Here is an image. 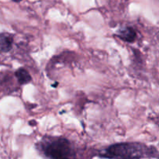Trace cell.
I'll list each match as a JSON object with an SVG mask.
<instances>
[{
	"label": "cell",
	"instance_id": "1",
	"mask_svg": "<svg viewBox=\"0 0 159 159\" xmlns=\"http://www.w3.org/2000/svg\"><path fill=\"white\" fill-rule=\"evenodd\" d=\"M101 157L110 159H141L158 157L155 148L148 147L141 143H119L110 145L99 154Z\"/></svg>",
	"mask_w": 159,
	"mask_h": 159
},
{
	"label": "cell",
	"instance_id": "2",
	"mask_svg": "<svg viewBox=\"0 0 159 159\" xmlns=\"http://www.w3.org/2000/svg\"><path fill=\"white\" fill-rule=\"evenodd\" d=\"M47 159H76V153L71 141L60 137H44L37 144Z\"/></svg>",
	"mask_w": 159,
	"mask_h": 159
},
{
	"label": "cell",
	"instance_id": "3",
	"mask_svg": "<svg viewBox=\"0 0 159 159\" xmlns=\"http://www.w3.org/2000/svg\"><path fill=\"white\" fill-rule=\"evenodd\" d=\"M13 43V36L9 33L0 34V52H9L12 49Z\"/></svg>",
	"mask_w": 159,
	"mask_h": 159
},
{
	"label": "cell",
	"instance_id": "4",
	"mask_svg": "<svg viewBox=\"0 0 159 159\" xmlns=\"http://www.w3.org/2000/svg\"><path fill=\"white\" fill-rule=\"evenodd\" d=\"M116 36L124 41L132 43L136 39L137 34L133 28L130 27V26H126L122 29H120Z\"/></svg>",
	"mask_w": 159,
	"mask_h": 159
},
{
	"label": "cell",
	"instance_id": "5",
	"mask_svg": "<svg viewBox=\"0 0 159 159\" xmlns=\"http://www.w3.org/2000/svg\"><path fill=\"white\" fill-rule=\"evenodd\" d=\"M15 75L20 85H26V84L30 82L31 80H32L30 75L24 68H21L16 70L15 72Z\"/></svg>",
	"mask_w": 159,
	"mask_h": 159
},
{
	"label": "cell",
	"instance_id": "6",
	"mask_svg": "<svg viewBox=\"0 0 159 159\" xmlns=\"http://www.w3.org/2000/svg\"><path fill=\"white\" fill-rule=\"evenodd\" d=\"M14 2H20L21 1V0H13Z\"/></svg>",
	"mask_w": 159,
	"mask_h": 159
}]
</instances>
